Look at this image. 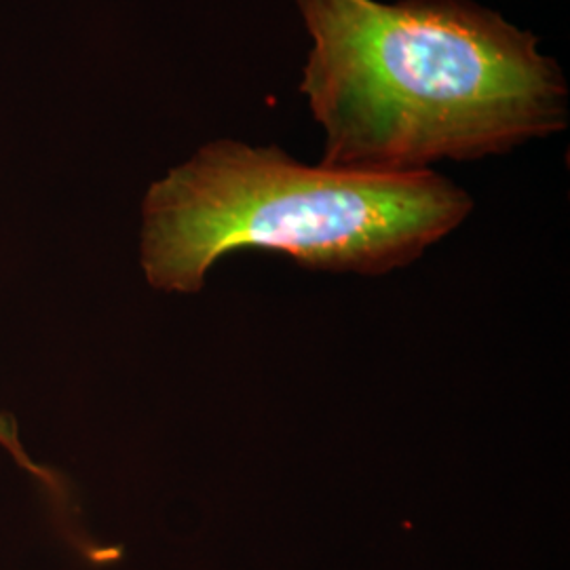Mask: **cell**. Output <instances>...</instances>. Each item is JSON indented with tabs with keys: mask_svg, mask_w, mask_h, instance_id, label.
<instances>
[{
	"mask_svg": "<svg viewBox=\"0 0 570 570\" xmlns=\"http://www.w3.org/2000/svg\"><path fill=\"white\" fill-rule=\"evenodd\" d=\"M471 209L468 190L433 169H336L279 146L216 140L148 188L140 263L148 284L171 294H197L237 249L379 277L419 261Z\"/></svg>",
	"mask_w": 570,
	"mask_h": 570,
	"instance_id": "cell-2",
	"label": "cell"
},
{
	"mask_svg": "<svg viewBox=\"0 0 570 570\" xmlns=\"http://www.w3.org/2000/svg\"><path fill=\"white\" fill-rule=\"evenodd\" d=\"M0 444H2L4 449L9 450V452L20 461V465L28 469L35 468V463H32V461L28 459V454L21 450L20 440H18L16 429H13L11 423H4L2 419H0Z\"/></svg>",
	"mask_w": 570,
	"mask_h": 570,
	"instance_id": "cell-3",
	"label": "cell"
},
{
	"mask_svg": "<svg viewBox=\"0 0 570 570\" xmlns=\"http://www.w3.org/2000/svg\"><path fill=\"white\" fill-rule=\"evenodd\" d=\"M311 37L301 94L322 165L421 171L503 155L569 121L539 39L473 0H296Z\"/></svg>",
	"mask_w": 570,
	"mask_h": 570,
	"instance_id": "cell-1",
	"label": "cell"
}]
</instances>
